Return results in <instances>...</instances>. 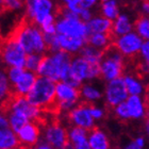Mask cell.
<instances>
[{
  "instance_id": "1",
  "label": "cell",
  "mask_w": 149,
  "mask_h": 149,
  "mask_svg": "<svg viewBox=\"0 0 149 149\" xmlns=\"http://www.w3.org/2000/svg\"><path fill=\"white\" fill-rule=\"evenodd\" d=\"M72 56L65 51L59 50L50 54L43 56L36 74L40 77L48 78L54 82H68L70 79Z\"/></svg>"
},
{
  "instance_id": "2",
  "label": "cell",
  "mask_w": 149,
  "mask_h": 149,
  "mask_svg": "<svg viewBox=\"0 0 149 149\" xmlns=\"http://www.w3.org/2000/svg\"><path fill=\"white\" fill-rule=\"evenodd\" d=\"M12 36L18 42L27 54L37 53L44 56V53L46 52L47 45L44 33L40 27L33 22L27 20L20 24Z\"/></svg>"
},
{
  "instance_id": "3",
  "label": "cell",
  "mask_w": 149,
  "mask_h": 149,
  "mask_svg": "<svg viewBox=\"0 0 149 149\" xmlns=\"http://www.w3.org/2000/svg\"><path fill=\"white\" fill-rule=\"evenodd\" d=\"M56 83V82L50 80L48 78L38 76L33 87L26 97L32 104H34L40 110L54 107Z\"/></svg>"
},
{
  "instance_id": "4",
  "label": "cell",
  "mask_w": 149,
  "mask_h": 149,
  "mask_svg": "<svg viewBox=\"0 0 149 149\" xmlns=\"http://www.w3.org/2000/svg\"><path fill=\"white\" fill-rule=\"evenodd\" d=\"M56 34L79 37L83 40H87L88 36L86 24L65 6L60 10L59 17L56 18Z\"/></svg>"
},
{
  "instance_id": "5",
  "label": "cell",
  "mask_w": 149,
  "mask_h": 149,
  "mask_svg": "<svg viewBox=\"0 0 149 149\" xmlns=\"http://www.w3.org/2000/svg\"><path fill=\"white\" fill-rule=\"evenodd\" d=\"M125 66V56L115 46H109L103 50L102 59L99 63L100 76L108 82L121 77Z\"/></svg>"
},
{
  "instance_id": "6",
  "label": "cell",
  "mask_w": 149,
  "mask_h": 149,
  "mask_svg": "<svg viewBox=\"0 0 149 149\" xmlns=\"http://www.w3.org/2000/svg\"><path fill=\"white\" fill-rule=\"evenodd\" d=\"M70 79L68 84L76 87H80L85 81L94 80L100 76L99 64H93L83 59L82 56H77L72 59L70 62Z\"/></svg>"
},
{
  "instance_id": "7",
  "label": "cell",
  "mask_w": 149,
  "mask_h": 149,
  "mask_svg": "<svg viewBox=\"0 0 149 149\" xmlns=\"http://www.w3.org/2000/svg\"><path fill=\"white\" fill-rule=\"evenodd\" d=\"M6 74L15 96H27L36 81V72L26 69L25 67L6 68Z\"/></svg>"
},
{
  "instance_id": "8",
  "label": "cell",
  "mask_w": 149,
  "mask_h": 149,
  "mask_svg": "<svg viewBox=\"0 0 149 149\" xmlns=\"http://www.w3.org/2000/svg\"><path fill=\"white\" fill-rule=\"evenodd\" d=\"M26 58L27 52L13 36L0 45V64L6 68L25 67Z\"/></svg>"
},
{
  "instance_id": "9",
  "label": "cell",
  "mask_w": 149,
  "mask_h": 149,
  "mask_svg": "<svg viewBox=\"0 0 149 149\" xmlns=\"http://www.w3.org/2000/svg\"><path fill=\"white\" fill-rule=\"evenodd\" d=\"M80 99L79 87L59 81L56 83V101L54 107L62 111H70L77 106Z\"/></svg>"
},
{
  "instance_id": "10",
  "label": "cell",
  "mask_w": 149,
  "mask_h": 149,
  "mask_svg": "<svg viewBox=\"0 0 149 149\" xmlns=\"http://www.w3.org/2000/svg\"><path fill=\"white\" fill-rule=\"evenodd\" d=\"M42 137L45 143L56 149H72L68 141V132L59 123H49L42 130Z\"/></svg>"
},
{
  "instance_id": "11",
  "label": "cell",
  "mask_w": 149,
  "mask_h": 149,
  "mask_svg": "<svg viewBox=\"0 0 149 149\" xmlns=\"http://www.w3.org/2000/svg\"><path fill=\"white\" fill-rule=\"evenodd\" d=\"M24 6L28 20L37 26L49 15L54 14L52 0H24Z\"/></svg>"
},
{
  "instance_id": "12",
  "label": "cell",
  "mask_w": 149,
  "mask_h": 149,
  "mask_svg": "<svg viewBox=\"0 0 149 149\" xmlns=\"http://www.w3.org/2000/svg\"><path fill=\"white\" fill-rule=\"evenodd\" d=\"M6 112L14 113L28 121H36L42 116V110L32 104L25 96H15L6 106Z\"/></svg>"
},
{
  "instance_id": "13",
  "label": "cell",
  "mask_w": 149,
  "mask_h": 149,
  "mask_svg": "<svg viewBox=\"0 0 149 149\" xmlns=\"http://www.w3.org/2000/svg\"><path fill=\"white\" fill-rule=\"evenodd\" d=\"M143 40L136 32H129L115 37L114 46L124 56H134L140 52Z\"/></svg>"
},
{
  "instance_id": "14",
  "label": "cell",
  "mask_w": 149,
  "mask_h": 149,
  "mask_svg": "<svg viewBox=\"0 0 149 149\" xmlns=\"http://www.w3.org/2000/svg\"><path fill=\"white\" fill-rule=\"evenodd\" d=\"M129 94L125 86L124 79L121 77L108 81L104 88V99L110 107H116L119 103L126 101Z\"/></svg>"
},
{
  "instance_id": "15",
  "label": "cell",
  "mask_w": 149,
  "mask_h": 149,
  "mask_svg": "<svg viewBox=\"0 0 149 149\" xmlns=\"http://www.w3.org/2000/svg\"><path fill=\"white\" fill-rule=\"evenodd\" d=\"M19 146L25 148H32L36 145L42 136V129L36 121H29L16 131Z\"/></svg>"
},
{
  "instance_id": "16",
  "label": "cell",
  "mask_w": 149,
  "mask_h": 149,
  "mask_svg": "<svg viewBox=\"0 0 149 149\" xmlns=\"http://www.w3.org/2000/svg\"><path fill=\"white\" fill-rule=\"evenodd\" d=\"M68 120L74 127H79L85 130H92L95 120L88 110V104H77L68 111Z\"/></svg>"
},
{
  "instance_id": "17",
  "label": "cell",
  "mask_w": 149,
  "mask_h": 149,
  "mask_svg": "<svg viewBox=\"0 0 149 149\" xmlns=\"http://www.w3.org/2000/svg\"><path fill=\"white\" fill-rule=\"evenodd\" d=\"M127 106L130 119H143L147 114V106L145 99L141 95H129L125 101Z\"/></svg>"
},
{
  "instance_id": "18",
  "label": "cell",
  "mask_w": 149,
  "mask_h": 149,
  "mask_svg": "<svg viewBox=\"0 0 149 149\" xmlns=\"http://www.w3.org/2000/svg\"><path fill=\"white\" fill-rule=\"evenodd\" d=\"M68 132V141L72 149H91L87 141V130L72 126Z\"/></svg>"
},
{
  "instance_id": "19",
  "label": "cell",
  "mask_w": 149,
  "mask_h": 149,
  "mask_svg": "<svg viewBox=\"0 0 149 149\" xmlns=\"http://www.w3.org/2000/svg\"><path fill=\"white\" fill-rule=\"evenodd\" d=\"M58 35V44H59V49L62 51L72 54V53L80 52V50L85 45L86 40L79 38V37L67 36V35Z\"/></svg>"
},
{
  "instance_id": "20",
  "label": "cell",
  "mask_w": 149,
  "mask_h": 149,
  "mask_svg": "<svg viewBox=\"0 0 149 149\" xmlns=\"http://www.w3.org/2000/svg\"><path fill=\"white\" fill-rule=\"evenodd\" d=\"M12 86L6 74V69L0 64V109L8 106L10 100L12 99Z\"/></svg>"
},
{
  "instance_id": "21",
  "label": "cell",
  "mask_w": 149,
  "mask_h": 149,
  "mask_svg": "<svg viewBox=\"0 0 149 149\" xmlns=\"http://www.w3.org/2000/svg\"><path fill=\"white\" fill-rule=\"evenodd\" d=\"M112 20L103 17V16H96L92 17L86 24L87 33L94 34V33H111L112 30Z\"/></svg>"
},
{
  "instance_id": "22",
  "label": "cell",
  "mask_w": 149,
  "mask_h": 149,
  "mask_svg": "<svg viewBox=\"0 0 149 149\" xmlns=\"http://www.w3.org/2000/svg\"><path fill=\"white\" fill-rule=\"evenodd\" d=\"M91 149H110V141L107 134L100 129H92L87 134Z\"/></svg>"
},
{
  "instance_id": "23",
  "label": "cell",
  "mask_w": 149,
  "mask_h": 149,
  "mask_svg": "<svg viewBox=\"0 0 149 149\" xmlns=\"http://www.w3.org/2000/svg\"><path fill=\"white\" fill-rule=\"evenodd\" d=\"M132 28H133V25H132L130 18L127 15L121 14V15H118L112 22L111 35L115 37L120 36V35L131 32Z\"/></svg>"
},
{
  "instance_id": "24",
  "label": "cell",
  "mask_w": 149,
  "mask_h": 149,
  "mask_svg": "<svg viewBox=\"0 0 149 149\" xmlns=\"http://www.w3.org/2000/svg\"><path fill=\"white\" fill-rule=\"evenodd\" d=\"M19 142L16 132L11 128L0 129V149H18Z\"/></svg>"
},
{
  "instance_id": "25",
  "label": "cell",
  "mask_w": 149,
  "mask_h": 149,
  "mask_svg": "<svg viewBox=\"0 0 149 149\" xmlns=\"http://www.w3.org/2000/svg\"><path fill=\"white\" fill-rule=\"evenodd\" d=\"M88 45L99 50H106L111 46V33H94L87 36Z\"/></svg>"
},
{
  "instance_id": "26",
  "label": "cell",
  "mask_w": 149,
  "mask_h": 149,
  "mask_svg": "<svg viewBox=\"0 0 149 149\" xmlns=\"http://www.w3.org/2000/svg\"><path fill=\"white\" fill-rule=\"evenodd\" d=\"M80 97H82L86 102L92 103L96 102L102 97V93L101 91L97 86L93 85V84L86 83L81 86L80 90Z\"/></svg>"
},
{
  "instance_id": "27",
  "label": "cell",
  "mask_w": 149,
  "mask_h": 149,
  "mask_svg": "<svg viewBox=\"0 0 149 149\" xmlns=\"http://www.w3.org/2000/svg\"><path fill=\"white\" fill-rule=\"evenodd\" d=\"M125 86L127 88V92L129 95H142L145 92V87H144L143 82L137 79L134 76L127 74L124 78Z\"/></svg>"
},
{
  "instance_id": "28",
  "label": "cell",
  "mask_w": 149,
  "mask_h": 149,
  "mask_svg": "<svg viewBox=\"0 0 149 149\" xmlns=\"http://www.w3.org/2000/svg\"><path fill=\"white\" fill-rule=\"evenodd\" d=\"M103 56V51L91 46V45H84L83 48L80 50V56L88 61L93 64H99Z\"/></svg>"
},
{
  "instance_id": "29",
  "label": "cell",
  "mask_w": 149,
  "mask_h": 149,
  "mask_svg": "<svg viewBox=\"0 0 149 149\" xmlns=\"http://www.w3.org/2000/svg\"><path fill=\"white\" fill-rule=\"evenodd\" d=\"M101 12L102 16L110 20H114L118 15H119V11H118V6L115 0H107L103 1L102 6H101Z\"/></svg>"
},
{
  "instance_id": "30",
  "label": "cell",
  "mask_w": 149,
  "mask_h": 149,
  "mask_svg": "<svg viewBox=\"0 0 149 149\" xmlns=\"http://www.w3.org/2000/svg\"><path fill=\"white\" fill-rule=\"evenodd\" d=\"M135 32L142 37L143 40H149V17H140L137 19L135 24Z\"/></svg>"
},
{
  "instance_id": "31",
  "label": "cell",
  "mask_w": 149,
  "mask_h": 149,
  "mask_svg": "<svg viewBox=\"0 0 149 149\" xmlns=\"http://www.w3.org/2000/svg\"><path fill=\"white\" fill-rule=\"evenodd\" d=\"M42 59H43L42 54H37V53L27 54L25 62V68L28 69V70H31L33 72H36L38 67H40V62H42Z\"/></svg>"
},
{
  "instance_id": "32",
  "label": "cell",
  "mask_w": 149,
  "mask_h": 149,
  "mask_svg": "<svg viewBox=\"0 0 149 149\" xmlns=\"http://www.w3.org/2000/svg\"><path fill=\"white\" fill-rule=\"evenodd\" d=\"M140 58L142 60V62H143L145 69H146V72H148V65H149V40H143V44H142V46H141V49H140Z\"/></svg>"
},
{
  "instance_id": "33",
  "label": "cell",
  "mask_w": 149,
  "mask_h": 149,
  "mask_svg": "<svg viewBox=\"0 0 149 149\" xmlns=\"http://www.w3.org/2000/svg\"><path fill=\"white\" fill-rule=\"evenodd\" d=\"M24 8V0H3L2 9L8 11H19Z\"/></svg>"
},
{
  "instance_id": "34",
  "label": "cell",
  "mask_w": 149,
  "mask_h": 149,
  "mask_svg": "<svg viewBox=\"0 0 149 149\" xmlns=\"http://www.w3.org/2000/svg\"><path fill=\"white\" fill-rule=\"evenodd\" d=\"M114 113L116 115V117L121 119V120H129L130 117H129V113H128V109L126 103L121 102L119 104H117L116 107H114Z\"/></svg>"
},
{
  "instance_id": "35",
  "label": "cell",
  "mask_w": 149,
  "mask_h": 149,
  "mask_svg": "<svg viewBox=\"0 0 149 149\" xmlns=\"http://www.w3.org/2000/svg\"><path fill=\"white\" fill-rule=\"evenodd\" d=\"M64 2V6L66 9L69 10L76 15H79L82 8L80 6V0H62Z\"/></svg>"
},
{
  "instance_id": "36",
  "label": "cell",
  "mask_w": 149,
  "mask_h": 149,
  "mask_svg": "<svg viewBox=\"0 0 149 149\" xmlns=\"http://www.w3.org/2000/svg\"><path fill=\"white\" fill-rule=\"evenodd\" d=\"M88 110L92 115V117L94 118V120H100L102 119L104 116V110L102 108H100L98 106H93V104H88Z\"/></svg>"
},
{
  "instance_id": "37",
  "label": "cell",
  "mask_w": 149,
  "mask_h": 149,
  "mask_svg": "<svg viewBox=\"0 0 149 149\" xmlns=\"http://www.w3.org/2000/svg\"><path fill=\"white\" fill-rule=\"evenodd\" d=\"M145 148V139L139 136L134 139L125 147V149H144Z\"/></svg>"
},
{
  "instance_id": "38",
  "label": "cell",
  "mask_w": 149,
  "mask_h": 149,
  "mask_svg": "<svg viewBox=\"0 0 149 149\" xmlns=\"http://www.w3.org/2000/svg\"><path fill=\"white\" fill-rule=\"evenodd\" d=\"M78 16H79V18L84 22H87L91 18H92V17H93L92 12L90 11V9H82Z\"/></svg>"
},
{
  "instance_id": "39",
  "label": "cell",
  "mask_w": 149,
  "mask_h": 149,
  "mask_svg": "<svg viewBox=\"0 0 149 149\" xmlns=\"http://www.w3.org/2000/svg\"><path fill=\"white\" fill-rule=\"evenodd\" d=\"M9 127V119H8L6 112L2 111V109H0V129H4V128Z\"/></svg>"
},
{
  "instance_id": "40",
  "label": "cell",
  "mask_w": 149,
  "mask_h": 149,
  "mask_svg": "<svg viewBox=\"0 0 149 149\" xmlns=\"http://www.w3.org/2000/svg\"><path fill=\"white\" fill-rule=\"evenodd\" d=\"M97 0H80V6L82 9H91L96 4Z\"/></svg>"
},
{
  "instance_id": "41",
  "label": "cell",
  "mask_w": 149,
  "mask_h": 149,
  "mask_svg": "<svg viewBox=\"0 0 149 149\" xmlns=\"http://www.w3.org/2000/svg\"><path fill=\"white\" fill-rule=\"evenodd\" d=\"M31 149H56V148H53L52 146L48 145V144L45 143L43 141V142H38V143H37L36 145H34Z\"/></svg>"
},
{
  "instance_id": "42",
  "label": "cell",
  "mask_w": 149,
  "mask_h": 149,
  "mask_svg": "<svg viewBox=\"0 0 149 149\" xmlns=\"http://www.w3.org/2000/svg\"><path fill=\"white\" fill-rule=\"evenodd\" d=\"M142 10L145 14H149V1H146V2L143 3L142 6Z\"/></svg>"
},
{
  "instance_id": "43",
  "label": "cell",
  "mask_w": 149,
  "mask_h": 149,
  "mask_svg": "<svg viewBox=\"0 0 149 149\" xmlns=\"http://www.w3.org/2000/svg\"><path fill=\"white\" fill-rule=\"evenodd\" d=\"M145 102H146L147 109H149V86L146 91V96H145Z\"/></svg>"
},
{
  "instance_id": "44",
  "label": "cell",
  "mask_w": 149,
  "mask_h": 149,
  "mask_svg": "<svg viewBox=\"0 0 149 149\" xmlns=\"http://www.w3.org/2000/svg\"><path fill=\"white\" fill-rule=\"evenodd\" d=\"M145 130H146L147 136H148V139H149V116L147 117L146 123H145Z\"/></svg>"
},
{
  "instance_id": "45",
  "label": "cell",
  "mask_w": 149,
  "mask_h": 149,
  "mask_svg": "<svg viewBox=\"0 0 149 149\" xmlns=\"http://www.w3.org/2000/svg\"><path fill=\"white\" fill-rule=\"evenodd\" d=\"M2 4H3V0H0V9H2Z\"/></svg>"
},
{
  "instance_id": "46",
  "label": "cell",
  "mask_w": 149,
  "mask_h": 149,
  "mask_svg": "<svg viewBox=\"0 0 149 149\" xmlns=\"http://www.w3.org/2000/svg\"><path fill=\"white\" fill-rule=\"evenodd\" d=\"M101 1H102V2H103V1H107V0H101Z\"/></svg>"
},
{
  "instance_id": "47",
  "label": "cell",
  "mask_w": 149,
  "mask_h": 149,
  "mask_svg": "<svg viewBox=\"0 0 149 149\" xmlns=\"http://www.w3.org/2000/svg\"><path fill=\"white\" fill-rule=\"evenodd\" d=\"M148 72H149V65H148Z\"/></svg>"
},
{
  "instance_id": "48",
  "label": "cell",
  "mask_w": 149,
  "mask_h": 149,
  "mask_svg": "<svg viewBox=\"0 0 149 149\" xmlns=\"http://www.w3.org/2000/svg\"><path fill=\"white\" fill-rule=\"evenodd\" d=\"M146 1H149V0H146Z\"/></svg>"
}]
</instances>
